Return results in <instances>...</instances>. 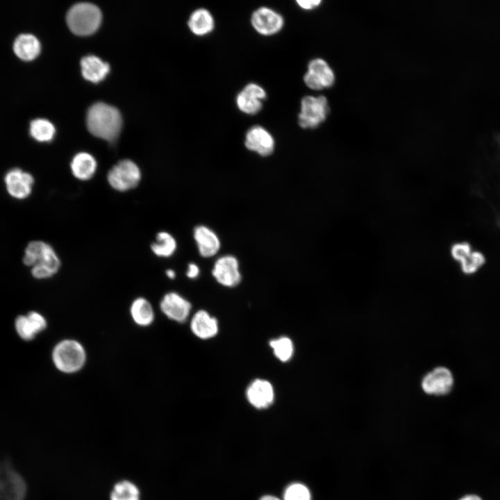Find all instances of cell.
Instances as JSON below:
<instances>
[{
    "instance_id": "cell-1",
    "label": "cell",
    "mask_w": 500,
    "mask_h": 500,
    "mask_svg": "<svg viewBox=\"0 0 500 500\" xmlns=\"http://www.w3.org/2000/svg\"><path fill=\"white\" fill-rule=\"evenodd\" d=\"M86 123L93 135L112 142L119 134L122 121L117 108L99 102L89 108Z\"/></svg>"
},
{
    "instance_id": "cell-2",
    "label": "cell",
    "mask_w": 500,
    "mask_h": 500,
    "mask_svg": "<svg viewBox=\"0 0 500 500\" xmlns=\"http://www.w3.org/2000/svg\"><path fill=\"white\" fill-rule=\"evenodd\" d=\"M23 262L32 267V275L39 279L51 277L58 272L61 265L54 249L42 241H33L28 244Z\"/></svg>"
},
{
    "instance_id": "cell-3",
    "label": "cell",
    "mask_w": 500,
    "mask_h": 500,
    "mask_svg": "<svg viewBox=\"0 0 500 500\" xmlns=\"http://www.w3.org/2000/svg\"><path fill=\"white\" fill-rule=\"evenodd\" d=\"M51 358L55 367L60 372L74 374L85 366L87 353L83 344L78 340L65 339L55 345Z\"/></svg>"
},
{
    "instance_id": "cell-4",
    "label": "cell",
    "mask_w": 500,
    "mask_h": 500,
    "mask_svg": "<svg viewBox=\"0 0 500 500\" xmlns=\"http://www.w3.org/2000/svg\"><path fill=\"white\" fill-rule=\"evenodd\" d=\"M101 22L99 8L90 3H78L73 6L67 14V23L70 30L78 35H88L94 33Z\"/></svg>"
},
{
    "instance_id": "cell-5",
    "label": "cell",
    "mask_w": 500,
    "mask_h": 500,
    "mask_svg": "<svg viewBox=\"0 0 500 500\" xmlns=\"http://www.w3.org/2000/svg\"><path fill=\"white\" fill-rule=\"evenodd\" d=\"M142 174L138 165L133 160L119 161L108 171L107 181L115 190L126 192L135 188L140 182Z\"/></svg>"
},
{
    "instance_id": "cell-6",
    "label": "cell",
    "mask_w": 500,
    "mask_h": 500,
    "mask_svg": "<svg viewBox=\"0 0 500 500\" xmlns=\"http://www.w3.org/2000/svg\"><path fill=\"white\" fill-rule=\"evenodd\" d=\"M24 479L6 460H0V500H24Z\"/></svg>"
},
{
    "instance_id": "cell-7",
    "label": "cell",
    "mask_w": 500,
    "mask_h": 500,
    "mask_svg": "<svg viewBox=\"0 0 500 500\" xmlns=\"http://www.w3.org/2000/svg\"><path fill=\"white\" fill-rule=\"evenodd\" d=\"M327 99L324 96H306L301 101L298 122L303 128H315L322 123L328 113Z\"/></svg>"
},
{
    "instance_id": "cell-8",
    "label": "cell",
    "mask_w": 500,
    "mask_h": 500,
    "mask_svg": "<svg viewBox=\"0 0 500 500\" xmlns=\"http://www.w3.org/2000/svg\"><path fill=\"white\" fill-rule=\"evenodd\" d=\"M454 377L451 371L446 367H437L428 372L422 378L421 385L423 391L431 395H446L453 388Z\"/></svg>"
},
{
    "instance_id": "cell-9",
    "label": "cell",
    "mask_w": 500,
    "mask_h": 500,
    "mask_svg": "<svg viewBox=\"0 0 500 500\" xmlns=\"http://www.w3.org/2000/svg\"><path fill=\"white\" fill-rule=\"evenodd\" d=\"M212 274L219 284L228 288L236 286L242 278L238 260L231 255L219 258L214 264Z\"/></svg>"
},
{
    "instance_id": "cell-10",
    "label": "cell",
    "mask_w": 500,
    "mask_h": 500,
    "mask_svg": "<svg viewBox=\"0 0 500 500\" xmlns=\"http://www.w3.org/2000/svg\"><path fill=\"white\" fill-rule=\"evenodd\" d=\"M303 80L308 88L317 90L331 87L334 83L335 76L326 61L316 58L309 62Z\"/></svg>"
},
{
    "instance_id": "cell-11",
    "label": "cell",
    "mask_w": 500,
    "mask_h": 500,
    "mask_svg": "<svg viewBox=\"0 0 500 500\" xmlns=\"http://www.w3.org/2000/svg\"><path fill=\"white\" fill-rule=\"evenodd\" d=\"M251 22L253 28L263 35H272L279 32L284 24L282 16L267 7H261L253 12Z\"/></svg>"
},
{
    "instance_id": "cell-12",
    "label": "cell",
    "mask_w": 500,
    "mask_h": 500,
    "mask_svg": "<svg viewBox=\"0 0 500 500\" xmlns=\"http://www.w3.org/2000/svg\"><path fill=\"white\" fill-rule=\"evenodd\" d=\"M160 308L167 318L182 323L188 318L192 305L177 292H170L162 298Z\"/></svg>"
},
{
    "instance_id": "cell-13",
    "label": "cell",
    "mask_w": 500,
    "mask_h": 500,
    "mask_svg": "<svg viewBox=\"0 0 500 500\" xmlns=\"http://www.w3.org/2000/svg\"><path fill=\"white\" fill-rule=\"evenodd\" d=\"M266 97V92L261 86L256 83H249L238 94L236 104L242 112L255 115L262 109V101Z\"/></svg>"
},
{
    "instance_id": "cell-14",
    "label": "cell",
    "mask_w": 500,
    "mask_h": 500,
    "mask_svg": "<svg viewBox=\"0 0 500 500\" xmlns=\"http://www.w3.org/2000/svg\"><path fill=\"white\" fill-rule=\"evenodd\" d=\"M244 144L249 151L262 156H268L273 153L275 142L272 135L265 128L254 126L247 132Z\"/></svg>"
},
{
    "instance_id": "cell-15",
    "label": "cell",
    "mask_w": 500,
    "mask_h": 500,
    "mask_svg": "<svg viewBox=\"0 0 500 500\" xmlns=\"http://www.w3.org/2000/svg\"><path fill=\"white\" fill-rule=\"evenodd\" d=\"M5 183L8 193L15 198L22 199L31 194L34 179L29 173L15 168L6 174Z\"/></svg>"
},
{
    "instance_id": "cell-16",
    "label": "cell",
    "mask_w": 500,
    "mask_h": 500,
    "mask_svg": "<svg viewBox=\"0 0 500 500\" xmlns=\"http://www.w3.org/2000/svg\"><path fill=\"white\" fill-rule=\"evenodd\" d=\"M246 396L249 402L258 409L269 406L274 401V391L267 380L256 379L247 388Z\"/></svg>"
},
{
    "instance_id": "cell-17",
    "label": "cell",
    "mask_w": 500,
    "mask_h": 500,
    "mask_svg": "<svg viewBox=\"0 0 500 500\" xmlns=\"http://www.w3.org/2000/svg\"><path fill=\"white\" fill-rule=\"evenodd\" d=\"M47 327V321L39 312L31 311L26 315L19 316L15 320V328L19 337L30 340L44 331Z\"/></svg>"
},
{
    "instance_id": "cell-18",
    "label": "cell",
    "mask_w": 500,
    "mask_h": 500,
    "mask_svg": "<svg viewBox=\"0 0 500 500\" xmlns=\"http://www.w3.org/2000/svg\"><path fill=\"white\" fill-rule=\"evenodd\" d=\"M194 239L199 254L204 258H210L217 253L221 243L217 234L206 226L199 225L194 229Z\"/></svg>"
},
{
    "instance_id": "cell-19",
    "label": "cell",
    "mask_w": 500,
    "mask_h": 500,
    "mask_svg": "<svg viewBox=\"0 0 500 500\" xmlns=\"http://www.w3.org/2000/svg\"><path fill=\"white\" fill-rule=\"evenodd\" d=\"M218 322L215 317L206 310H198L190 322V329L197 338L203 340L215 336L218 333Z\"/></svg>"
},
{
    "instance_id": "cell-20",
    "label": "cell",
    "mask_w": 500,
    "mask_h": 500,
    "mask_svg": "<svg viewBox=\"0 0 500 500\" xmlns=\"http://www.w3.org/2000/svg\"><path fill=\"white\" fill-rule=\"evenodd\" d=\"M70 168L73 176L81 181H88L95 174L97 162L94 157L88 152H79L72 158Z\"/></svg>"
},
{
    "instance_id": "cell-21",
    "label": "cell",
    "mask_w": 500,
    "mask_h": 500,
    "mask_svg": "<svg viewBox=\"0 0 500 500\" xmlns=\"http://www.w3.org/2000/svg\"><path fill=\"white\" fill-rule=\"evenodd\" d=\"M41 46L38 39L33 35L24 33L18 35L13 43L15 55L22 60L31 61L38 56Z\"/></svg>"
},
{
    "instance_id": "cell-22",
    "label": "cell",
    "mask_w": 500,
    "mask_h": 500,
    "mask_svg": "<svg viewBox=\"0 0 500 500\" xmlns=\"http://www.w3.org/2000/svg\"><path fill=\"white\" fill-rule=\"evenodd\" d=\"M81 68L83 76L92 83L102 81L110 71V66L107 62L93 55L82 58Z\"/></svg>"
},
{
    "instance_id": "cell-23",
    "label": "cell",
    "mask_w": 500,
    "mask_h": 500,
    "mask_svg": "<svg viewBox=\"0 0 500 500\" xmlns=\"http://www.w3.org/2000/svg\"><path fill=\"white\" fill-rule=\"evenodd\" d=\"M133 321L139 326H149L154 321L155 313L151 303L144 297L135 299L130 306Z\"/></svg>"
},
{
    "instance_id": "cell-24",
    "label": "cell",
    "mask_w": 500,
    "mask_h": 500,
    "mask_svg": "<svg viewBox=\"0 0 500 500\" xmlns=\"http://www.w3.org/2000/svg\"><path fill=\"white\" fill-rule=\"evenodd\" d=\"M214 19L210 12L199 8L194 10L190 17L188 26L190 31L199 36L206 35L214 28Z\"/></svg>"
},
{
    "instance_id": "cell-25",
    "label": "cell",
    "mask_w": 500,
    "mask_h": 500,
    "mask_svg": "<svg viewBox=\"0 0 500 500\" xmlns=\"http://www.w3.org/2000/svg\"><path fill=\"white\" fill-rule=\"evenodd\" d=\"M177 243L175 238L168 232L160 231L157 233L156 241L151 244L153 253L161 258L172 256L176 251Z\"/></svg>"
},
{
    "instance_id": "cell-26",
    "label": "cell",
    "mask_w": 500,
    "mask_h": 500,
    "mask_svg": "<svg viewBox=\"0 0 500 500\" xmlns=\"http://www.w3.org/2000/svg\"><path fill=\"white\" fill-rule=\"evenodd\" d=\"M110 497V500H140V492L133 483L124 480L115 484Z\"/></svg>"
},
{
    "instance_id": "cell-27",
    "label": "cell",
    "mask_w": 500,
    "mask_h": 500,
    "mask_svg": "<svg viewBox=\"0 0 500 500\" xmlns=\"http://www.w3.org/2000/svg\"><path fill=\"white\" fill-rule=\"evenodd\" d=\"M53 124L45 119H36L30 124V134L37 141L44 142L51 141L55 135Z\"/></svg>"
},
{
    "instance_id": "cell-28",
    "label": "cell",
    "mask_w": 500,
    "mask_h": 500,
    "mask_svg": "<svg viewBox=\"0 0 500 500\" xmlns=\"http://www.w3.org/2000/svg\"><path fill=\"white\" fill-rule=\"evenodd\" d=\"M269 346L275 356L282 362L290 360L294 353V344L288 337H281L270 340Z\"/></svg>"
},
{
    "instance_id": "cell-29",
    "label": "cell",
    "mask_w": 500,
    "mask_h": 500,
    "mask_svg": "<svg viewBox=\"0 0 500 500\" xmlns=\"http://www.w3.org/2000/svg\"><path fill=\"white\" fill-rule=\"evenodd\" d=\"M484 262V256L478 251H473L460 262L461 269L466 274H472L476 272Z\"/></svg>"
},
{
    "instance_id": "cell-30",
    "label": "cell",
    "mask_w": 500,
    "mask_h": 500,
    "mask_svg": "<svg viewBox=\"0 0 500 500\" xmlns=\"http://www.w3.org/2000/svg\"><path fill=\"white\" fill-rule=\"evenodd\" d=\"M284 500H310V493L304 485L293 483L286 488Z\"/></svg>"
},
{
    "instance_id": "cell-31",
    "label": "cell",
    "mask_w": 500,
    "mask_h": 500,
    "mask_svg": "<svg viewBox=\"0 0 500 500\" xmlns=\"http://www.w3.org/2000/svg\"><path fill=\"white\" fill-rule=\"evenodd\" d=\"M471 246L467 242L454 244L451 248L453 258L460 262L471 253Z\"/></svg>"
},
{
    "instance_id": "cell-32",
    "label": "cell",
    "mask_w": 500,
    "mask_h": 500,
    "mask_svg": "<svg viewBox=\"0 0 500 500\" xmlns=\"http://www.w3.org/2000/svg\"><path fill=\"white\" fill-rule=\"evenodd\" d=\"M298 5L303 9L310 10L317 7L321 3L320 0H299L297 1Z\"/></svg>"
},
{
    "instance_id": "cell-33",
    "label": "cell",
    "mask_w": 500,
    "mask_h": 500,
    "mask_svg": "<svg viewBox=\"0 0 500 500\" xmlns=\"http://www.w3.org/2000/svg\"><path fill=\"white\" fill-rule=\"evenodd\" d=\"M199 268L194 263H190L188 267L186 275L190 278H195L199 274Z\"/></svg>"
},
{
    "instance_id": "cell-34",
    "label": "cell",
    "mask_w": 500,
    "mask_h": 500,
    "mask_svg": "<svg viewBox=\"0 0 500 500\" xmlns=\"http://www.w3.org/2000/svg\"><path fill=\"white\" fill-rule=\"evenodd\" d=\"M458 500H483V499L477 494L467 493L461 496Z\"/></svg>"
},
{
    "instance_id": "cell-35",
    "label": "cell",
    "mask_w": 500,
    "mask_h": 500,
    "mask_svg": "<svg viewBox=\"0 0 500 500\" xmlns=\"http://www.w3.org/2000/svg\"><path fill=\"white\" fill-rule=\"evenodd\" d=\"M166 275L168 278L173 279L176 276V273L173 269H169L166 271Z\"/></svg>"
},
{
    "instance_id": "cell-36",
    "label": "cell",
    "mask_w": 500,
    "mask_h": 500,
    "mask_svg": "<svg viewBox=\"0 0 500 500\" xmlns=\"http://www.w3.org/2000/svg\"><path fill=\"white\" fill-rule=\"evenodd\" d=\"M260 500H280L279 499L273 497V496H265L262 497Z\"/></svg>"
}]
</instances>
